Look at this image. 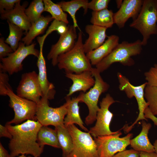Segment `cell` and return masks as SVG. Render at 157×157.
I'll use <instances>...</instances> for the list:
<instances>
[{
    "label": "cell",
    "mask_w": 157,
    "mask_h": 157,
    "mask_svg": "<svg viewBox=\"0 0 157 157\" xmlns=\"http://www.w3.org/2000/svg\"><path fill=\"white\" fill-rule=\"evenodd\" d=\"M5 126L12 136L8 144L11 157L20 154L40 156L44 147L40 146L37 142L38 133L42 126L38 121L27 120L19 124H6Z\"/></svg>",
    "instance_id": "obj_1"
},
{
    "label": "cell",
    "mask_w": 157,
    "mask_h": 157,
    "mask_svg": "<svg viewBox=\"0 0 157 157\" xmlns=\"http://www.w3.org/2000/svg\"><path fill=\"white\" fill-rule=\"evenodd\" d=\"M82 36V31H79L74 47L58 58V67L64 69L65 73L79 74L92 70V65L85 54Z\"/></svg>",
    "instance_id": "obj_2"
},
{
    "label": "cell",
    "mask_w": 157,
    "mask_h": 157,
    "mask_svg": "<svg viewBox=\"0 0 157 157\" xmlns=\"http://www.w3.org/2000/svg\"><path fill=\"white\" fill-rule=\"evenodd\" d=\"M142 46L140 40L130 43L126 41H122L96 65V68L101 73L115 63H119L125 66H131L135 63L131 57L140 54L142 50Z\"/></svg>",
    "instance_id": "obj_3"
},
{
    "label": "cell",
    "mask_w": 157,
    "mask_h": 157,
    "mask_svg": "<svg viewBox=\"0 0 157 157\" xmlns=\"http://www.w3.org/2000/svg\"><path fill=\"white\" fill-rule=\"evenodd\" d=\"M143 37V46L146 45L150 36L157 34V0H144L136 19L130 24Z\"/></svg>",
    "instance_id": "obj_4"
},
{
    "label": "cell",
    "mask_w": 157,
    "mask_h": 157,
    "mask_svg": "<svg viewBox=\"0 0 157 157\" xmlns=\"http://www.w3.org/2000/svg\"><path fill=\"white\" fill-rule=\"evenodd\" d=\"M91 72L95 80L94 85L88 92L85 93L82 92L78 95L80 102L85 103L89 110L88 115L85 121L87 125L92 124L96 120L97 113L100 109L98 106L99 97L109 88V85L103 80L100 73L96 68H92Z\"/></svg>",
    "instance_id": "obj_5"
},
{
    "label": "cell",
    "mask_w": 157,
    "mask_h": 157,
    "mask_svg": "<svg viewBox=\"0 0 157 157\" xmlns=\"http://www.w3.org/2000/svg\"><path fill=\"white\" fill-rule=\"evenodd\" d=\"M66 127L73 141L72 150L67 157H98L96 144L89 132L82 131L74 124Z\"/></svg>",
    "instance_id": "obj_6"
},
{
    "label": "cell",
    "mask_w": 157,
    "mask_h": 157,
    "mask_svg": "<svg viewBox=\"0 0 157 157\" xmlns=\"http://www.w3.org/2000/svg\"><path fill=\"white\" fill-rule=\"evenodd\" d=\"M7 95L9 97V106L13 109L14 116L6 124L17 125L26 120L37 121L36 103L19 97L15 94L11 86L7 88Z\"/></svg>",
    "instance_id": "obj_7"
},
{
    "label": "cell",
    "mask_w": 157,
    "mask_h": 157,
    "mask_svg": "<svg viewBox=\"0 0 157 157\" xmlns=\"http://www.w3.org/2000/svg\"><path fill=\"white\" fill-rule=\"evenodd\" d=\"M36 44L33 42L26 45L20 42L17 49L7 57L0 59V69L10 75L22 71L23 69V61L28 56L32 55L38 58L40 51L35 48Z\"/></svg>",
    "instance_id": "obj_8"
},
{
    "label": "cell",
    "mask_w": 157,
    "mask_h": 157,
    "mask_svg": "<svg viewBox=\"0 0 157 157\" xmlns=\"http://www.w3.org/2000/svg\"><path fill=\"white\" fill-rule=\"evenodd\" d=\"M121 135V132L118 131L113 134L94 138L98 157H112L117 153L126 150L130 145L133 134L129 133L125 136L120 137Z\"/></svg>",
    "instance_id": "obj_9"
},
{
    "label": "cell",
    "mask_w": 157,
    "mask_h": 157,
    "mask_svg": "<svg viewBox=\"0 0 157 157\" xmlns=\"http://www.w3.org/2000/svg\"><path fill=\"white\" fill-rule=\"evenodd\" d=\"M117 76L119 83V90L124 91L127 97L129 98L134 97L138 106L139 113L136 119L131 125L126 126L124 128L125 131L128 133L138 121L147 120L145 118L144 114V110L148 107V104L144 97V90L147 84L146 82L140 85L135 86L132 85L128 78L121 73H118Z\"/></svg>",
    "instance_id": "obj_10"
},
{
    "label": "cell",
    "mask_w": 157,
    "mask_h": 157,
    "mask_svg": "<svg viewBox=\"0 0 157 157\" xmlns=\"http://www.w3.org/2000/svg\"><path fill=\"white\" fill-rule=\"evenodd\" d=\"M49 100L44 96L37 104L36 113L37 121L42 125H52L56 127L64 124V119L67 113V103L57 108L49 106Z\"/></svg>",
    "instance_id": "obj_11"
},
{
    "label": "cell",
    "mask_w": 157,
    "mask_h": 157,
    "mask_svg": "<svg viewBox=\"0 0 157 157\" xmlns=\"http://www.w3.org/2000/svg\"><path fill=\"white\" fill-rule=\"evenodd\" d=\"M116 102L110 94H107L100 102V108L97 113L96 124L88 132L94 138L113 134L117 132V131L112 132L110 129L113 115L109 109L110 106Z\"/></svg>",
    "instance_id": "obj_12"
},
{
    "label": "cell",
    "mask_w": 157,
    "mask_h": 157,
    "mask_svg": "<svg viewBox=\"0 0 157 157\" xmlns=\"http://www.w3.org/2000/svg\"><path fill=\"white\" fill-rule=\"evenodd\" d=\"M16 93L19 97L38 104L43 96L38 74L34 71L23 73L17 88Z\"/></svg>",
    "instance_id": "obj_13"
},
{
    "label": "cell",
    "mask_w": 157,
    "mask_h": 157,
    "mask_svg": "<svg viewBox=\"0 0 157 157\" xmlns=\"http://www.w3.org/2000/svg\"><path fill=\"white\" fill-rule=\"evenodd\" d=\"M78 37L76 28L69 25L67 32L60 35L57 42L52 45L47 58L51 60L53 66L57 65L58 58L60 55L71 50L74 47Z\"/></svg>",
    "instance_id": "obj_14"
},
{
    "label": "cell",
    "mask_w": 157,
    "mask_h": 157,
    "mask_svg": "<svg viewBox=\"0 0 157 157\" xmlns=\"http://www.w3.org/2000/svg\"><path fill=\"white\" fill-rule=\"evenodd\" d=\"M142 0H124L119 10L113 14L114 24L119 28H123L127 20L137 18L143 4Z\"/></svg>",
    "instance_id": "obj_15"
},
{
    "label": "cell",
    "mask_w": 157,
    "mask_h": 157,
    "mask_svg": "<svg viewBox=\"0 0 157 157\" xmlns=\"http://www.w3.org/2000/svg\"><path fill=\"white\" fill-rule=\"evenodd\" d=\"M21 1L19 0L16 3L12 10L1 14L0 18L2 20H6L19 27L25 31L26 34L31 24L25 12L28 3L25 1L22 5L20 4Z\"/></svg>",
    "instance_id": "obj_16"
},
{
    "label": "cell",
    "mask_w": 157,
    "mask_h": 157,
    "mask_svg": "<svg viewBox=\"0 0 157 157\" xmlns=\"http://www.w3.org/2000/svg\"><path fill=\"white\" fill-rule=\"evenodd\" d=\"M40 53L37 65L38 70V78L43 96L49 100L54 98L56 93L53 84L49 82L47 76L46 60L43 53V44H40Z\"/></svg>",
    "instance_id": "obj_17"
},
{
    "label": "cell",
    "mask_w": 157,
    "mask_h": 157,
    "mask_svg": "<svg viewBox=\"0 0 157 157\" xmlns=\"http://www.w3.org/2000/svg\"><path fill=\"white\" fill-rule=\"evenodd\" d=\"M65 76L73 82L67 94V97H70L77 91H82L85 93L95 83L91 71H85L79 74L65 73Z\"/></svg>",
    "instance_id": "obj_18"
},
{
    "label": "cell",
    "mask_w": 157,
    "mask_h": 157,
    "mask_svg": "<svg viewBox=\"0 0 157 157\" xmlns=\"http://www.w3.org/2000/svg\"><path fill=\"white\" fill-rule=\"evenodd\" d=\"M107 29L92 24L86 26L85 30L88 35L83 43L86 54L98 48L104 43L108 36L106 33Z\"/></svg>",
    "instance_id": "obj_19"
},
{
    "label": "cell",
    "mask_w": 157,
    "mask_h": 157,
    "mask_svg": "<svg viewBox=\"0 0 157 157\" xmlns=\"http://www.w3.org/2000/svg\"><path fill=\"white\" fill-rule=\"evenodd\" d=\"M119 37L113 35L108 36L104 43L86 55L92 65H96L108 56L119 44Z\"/></svg>",
    "instance_id": "obj_20"
},
{
    "label": "cell",
    "mask_w": 157,
    "mask_h": 157,
    "mask_svg": "<svg viewBox=\"0 0 157 157\" xmlns=\"http://www.w3.org/2000/svg\"><path fill=\"white\" fill-rule=\"evenodd\" d=\"M67 105V113L64 119V124L66 127L70 124H76L86 132L89 130L85 127L79 113L78 103L80 98L78 96L72 97L66 96L65 97Z\"/></svg>",
    "instance_id": "obj_21"
},
{
    "label": "cell",
    "mask_w": 157,
    "mask_h": 157,
    "mask_svg": "<svg viewBox=\"0 0 157 157\" xmlns=\"http://www.w3.org/2000/svg\"><path fill=\"white\" fill-rule=\"evenodd\" d=\"M142 121L141 131L138 135L131 140L130 145L133 149L140 152H155L154 146L150 142L148 136L151 125L144 120Z\"/></svg>",
    "instance_id": "obj_22"
},
{
    "label": "cell",
    "mask_w": 157,
    "mask_h": 157,
    "mask_svg": "<svg viewBox=\"0 0 157 157\" xmlns=\"http://www.w3.org/2000/svg\"><path fill=\"white\" fill-rule=\"evenodd\" d=\"M53 20L51 16L42 15L38 20L31 24L25 36L22 38V42L26 46L31 44L35 37L44 33L49 23Z\"/></svg>",
    "instance_id": "obj_23"
},
{
    "label": "cell",
    "mask_w": 157,
    "mask_h": 157,
    "mask_svg": "<svg viewBox=\"0 0 157 157\" xmlns=\"http://www.w3.org/2000/svg\"><path fill=\"white\" fill-rule=\"evenodd\" d=\"M89 2L88 0H72L69 1H61L57 3L64 12L69 14L72 19L74 26L76 28H77L79 31H82L77 24L76 14L77 11L81 8L84 9V14L87 13Z\"/></svg>",
    "instance_id": "obj_24"
},
{
    "label": "cell",
    "mask_w": 157,
    "mask_h": 157,
    "mask_svg": "<svg viewBox=\"0 0 157 157\" xmlns=\"http://www.w3.org/2000/svg\"><path fill=\"white\" fill-rule=\"evenodd\" d=\"M37 142L41 147L47 145L61 148L56 130L47 126H42L40 129L37 135Z\"/></svg>",
    "instance_id": "obj_25"
},
{
    "label": "cell",
    "mask_w": 157,
    "mask_h": 157,
    "mask_svg": "<svg viewBox=\"0 0 157 157\" xmlns=\"http://www.w3.org/2000/svg\"><path fill=\"white\" fill-rule=\"evenodd\" d=\"M55 129L62 151V157H67L73 148L72 138L64 124L55 127Z\"/></svg>",
    "instance_id": "obj_26"
},
{
    "label": "cell",
    "mask_w": 157,
    "mask_h": 157,
    "mask_svg": "<svg viewBox=\"0 0 157 157\" xmlns=\"http://www.w3.org/2000/svg\"><path fill=\"white\" fill-rule=\"evenodd\" d=\"M113 11L106 8L98 11H92L90 22L92 24L106 28H111L114 24Z\"/></svg>",
    "instance_id": "obj_27"
},
{
    "label": "cell",
    "mask_w": 157,
    "mask_h": 157,
    "mask_svg": "<svg viewBox=\"0 0 157 157\" xmlns=\"http://www.w3.org/2000/svg\"><path fill=\"white\" fill-rule=\"evenodd\" d=\"M7 22L8 25L9 33L5 42L10 45L14 51L18 48L20 41L22 40L24 31L9 21H7Z\"/></svg>",
    "instance_id": "obj_28"
},
{
    "label": "cell",
    "mask_w": 157,
    "mask_h": 157,
    "mask_svg": "<svg viewBox=\"0 0 157 157\" xmlns=\"http://www.w3.org/2000/svg\"><path fill=\"white\" fill-rule=\"evenodd\" d=\"M43 1L44 11L49 13L54 19L69 24L67 14L63 10L58 3H55L51 0H43Z\"/></svg>",
    "instance_id": "obj_29"
},
{
    "label": "cell",
    "mask_w": 157,
    "mask_h": 157,
    "mask_svg": "<svg viewBox=\"0 0 157 157\" xmlns=\"http://www.w3.org/2000/svg\"><path fill=\"white\" fill-rule=\"evenodd\" d=\"M44 4L42 0H34L25 10V13L31 24L38 20L44 11Z\"/></svg>",
    "instance_id": "obj_30"
},
{
    "label": "cell",
    "mask_w": 157,
    "mask_h": 157,
    "mask_svg": "<svg viewBox=\"0 0 157 157\" xmlns=\"http://www.w3.org/2000/svg\"><path fill=\"white\" fill-rule=\"evenodd\" d=\"M144 97L151 112L155 116L157 115V87L147 84L144 90Z\"/></svg>",
    "instance_id": "obj_31"
},
{
    "label": "cell",
    "mask_w": 157,
    "mask_h": 157,
    "mask_svg": "<svg viewBox=\"0 0 157 157\" xmlns=\"http://www.w3.org/2000/svg\"><path fill=\"white\" fill-rule=\"evenodd\" d=\"M69 25L62 21L54 19L48 27L45 34L40 37L41 38L45 40L47 37L54 31H56L60 35L65 34L68 31Z\"/></svg>",
    "instance_id": "obj_32"
},
{
    "label": "cell",
    "mask_w": 157,
    "mask_h": 157,
    "mask_svg": "<svg viewBox=\"0 0 157 157\" xmlns=\"http://www.w3.org/2000/svg\"><path fill=\"white\" fill-rule=\"evenodd\" d=\"M144 75L148 85L157 87V64L145 72Z\"/></svg>",
    "instance_id": "obj_33"
},
{
    "label": "cell",
    "mask_w": 157,
    "mask_h": 157,
    "mask_svg": "<svg viewBox=\"0 0 157 157\" xmlns=\"http://www.w3.org/2000/svg\"><path fill=\"white\" fill-rule=\"evenodd\" d=\"M110 1V0H92L88 3V9L92 10V11H98L107 8Z\"/></svg>",
    "instance_id": "obj_34"
},
{
    "label": "cell",
    "mask_w": 157,
    "mask_h": 157,
    "mask_svg": "<svg viewBox=\"0 0 157 157\" xmlns=\"http://www.w3.org/2000/svg\"><path fill=\"white\" fill-rule=\"evenodd\" d=\"M9 76L6 72L0 69V95L6 96L7 89L10 86L9 83Z\"/></svg>",
    "instance_id": "obj_35"
},
{
    "label": "cell",
    "mask_w": 157,
    "mask_h": 157,
    "mask_svg": "<svg viewBox=\"0 0 157 157\" xmlns=\"http://www.w3.org/2000/svg\"><path fill=\"white\" fill-rule=\"evenodd\" d=\"M19 0H0V13L10 10L14 8Z\"/></svg>",
    "instance_id": "obj_36"
},
{
    "label": "cell",
    "mask_w": 157,
    "mask_h": 157,
    "mask_svg": "<svg viewBox=\"0 0 157 157\" xmlns=\"http://www.w3.org/2000/svg\"><path fill=\"white\" fill-rule=\"evenodd\" d=\"M4 38H0V59L7 57L14 52L12 48L5 42Z\"/></svg>",
    "instance_id": "obj_37"
},
{
    "label": "cell",
    "mask_w": 157,
    "mask_h": 157,
    "mask_svg": "<svg viewBox=\"0 0 157 157\" xmlns=\"http://www.w3.org/2000/svg\"><path fill=\"white\" fill-rule=\"evenodd\" d=\"M140 152L133 149L119 152L112 157H140Z\"/></svg>",
    "instance_id": "obj_38"
},
{
    "label": "cell",
    "mask_w": 157,
    "mask_h": 157,
    "mask_svg": "<svg viewBox=\"0 0 157 157\" xmlns=\"http://www.w3.org/2000/svg\"><path fill=\"white\" fill-rule=\"evenodd\" d=\"M0 137H5L10 139L12 138V136L6 127L0 124Z\"/></svg>",
    "instance_id": "obj_39"
},
{
    "label": "cell",
    "mask_w": 157,
    "mask_h": 157,
    "mask_svg": "<svg viewBox=\"0 0 157 157\" xmlns=\"http://www.w3.org/2000/svg\"><path fill=\"white\" fill-rule=\"evenodd\" d=\"M144 114L146 118L151 119L154 122V125L157 126V117L152 113L148 107L147 108L144 110Z\"/></svg>",
    "instance_id": "obj_40"
},
{
    "label": "cell",
    "mask_w": 157,
    "mask_h": 157,
    "mask_svg": "<svg viewBox=\"0 0 157 157\" xmlns=\"http://www.w3.org/2000/svg\"><path fill=\"white\" fill-rule=\"evenodd\" d=\"M0 157H11L10 154L5 149L1 142H0Z\"/></svg>",
    "instance_id": "obj_41"
},
{
    "label": "cell",
    "mask_w": 157,
    "mask_h": 157,
    "mask_svg": "<svg viewBox=\"0 0 157 157\" xmlns=\"http://www.w3.org/2000/svg\"><path fill=\"white\" fill-rule=\"evenodd\" d=\"M140 157H157V154L155 152H148L141 151L140 152Z\"/></svg>",
    "instance_id": "obj_42"
},
{
    "label": "cell",
    "mask_w": 157,
    "mask_h": 157,
    "mask_svg": "<svg viewBox=\"0 0 157 157\" xmlns=\"http://www.w3.org/2000/svg\"><path fill=\"white\" fill-rule=\"evenodd\" d=\"M117 7L119 9L121 7L123 3V0H117L115 1Z\"/></svg>",
    "instance_id": "obj_43"
},
{
    "label": "cell",
    "mask_w": 157,
    "mask_h": 157,
    "mask_svg": "<svg viewBox=\"0 0 157 157\" xmlns=\"http://www.w3.org/2000/svg\"><path fill=\"white\" fill-rule=\"evenodd\" d=\"M153 145L154 147L155 152L157 154V140L155 141Z\"/></svg>",
    "instance_id": "obj_44"
},
{
    "label": "cell",
    "mask_w": 157,
    "mask_h": 157,
    "mask_svg": "<svg viewBox=\"0 0 157 157\" xmlns=\"http://www.w3.org/2000/svg\"><path fill=\"white\" fill-rule=\"evenodd\" d=\"M18 157H31V156H25V155L22 154L18 156Z\"/></svg>",
    "instance_id": "obj_45"
},
{
    "label": "cell",
    "mask_w": 157,
    "mask_h": 157,
    "mask_svg": "<svg viewBox=\"0 0 157 157\" xmlns=\"http://www.w3.org/2000/svg\"></svg>",
    "instance_id": "obj_46"
}]
</instances>
